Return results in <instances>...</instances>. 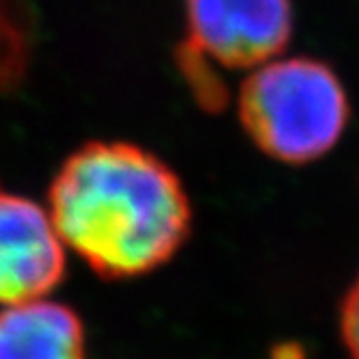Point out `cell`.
<instances>
[{
	"instance_id": "cell-6",
	"label": "cell",
	"mask_w": 359,
	"mask_h": 359,
	"mask_svg": "<svg viewBox=\"0 0 359 359\" xmlns=\"http://www.w3.org/2000/svg\"><path fill=\"white\" fill-rule=\"evenodd\" d=\"M35 24L20 0H0V93L20 87L29 72Z\"/></svg>"
},
{
	"instance_id": "cell-7",
	"label": "cell",
	"mask_w": 359,
	"mask_h": 359,
	"mask_svg": "<svg viewBox=\"0 0 359 359\" xmlns=\"http://www.w3.org/2000/svg\"><path fill=\"white\" fill-rule=\"evenodd\" d=\"M340 338L351 359H359V275L340 303Z\"/></svg>"
},
{
	"instance_id": "cell-5",
	"label": "cell",
	"mask_w": 359,
	"mask_h": 359,
	"mask_svg": "<svg viewBox=\"0 0 359 359\" xmlns=\"http://www.w3.org/2000/svg\"><path fill=\"white\" fill-rule=\"evenodd\" d=\"M0 359H87L85 323L46 297L0 310Z\"/></svg>"
},
{
	"instance_id": "cell-1",
	"label": "cell",
	"mask_w": 359,
	"mask_h": 359,
	"mask_svg": "<svg viewBox=\"0 0 359 359\" xmlns=\"http://www.w3.org/2000/svg\"><path fill=\"white\" fill-rule=\"evenodd\" d=\"M48 212L65 247L102 279H137L184 247L193 208L177 173L123 141H91L59 167Z\"/></svg>"
},
{
	"instance_id": "cell-4",
	"label": "cell",
	"mask_w": 359,
	"mask_h": 359,
	"mask_svg": "<svg viewBox=\"0 0 359 359\" xmlns=\"http://www.w3.org/2000/svg\"><path fill=\"white\" fill-rule=\"evenodd\" d=\"M65 273V245L48 208L0 191V305L48 297Z\"/></svg>"
},
{
	"instance_id": "cell-3",
	"label": "cell",
	"mask_w": 359,
	"mask_h": 359,
	"mask_svg": "<svg viewBox=\"0 0 359 359\" xmlns=\"http://www.w3.org/2000/svg\"><path fill=\"white\" fill-rule=\"evenodd\" d=\"M184 15L180 69L210 109H221L227 95L217 74L260 67L292 33V0H184Z\"/></svg>"
},
{
	"instance_id": "cell-8",
	"label": "cell",
	"mask_w": 359,
	"mask_h": 359,
	"mask_svg": "<svg viewBox=\"0 0 359 359\" xmlns=\"http://www.w3.org/2000/svg\"><path fill=\"white\" fill-rule=\"evenodd\" d=\"M271 359H305V353L299 344H279Z\"/></svg>"
},
{
	"instance_id": "cell-2",
	"label": "cell",
	"mask_w": 359,
	"mask_h": 359,
	"mask_svg": "<svg viewBox=\"0 0 359 359\" xmlns=\"http://www.w3.org/2000/svg\"><path fill=\"white\" fill-rule=\"evenodd\" d=\"M346 91L329 65L271 59L251 69L238 93V117L269 158L305 165L323 158L348 123Z\"/></svg>"
}]
</instances>
